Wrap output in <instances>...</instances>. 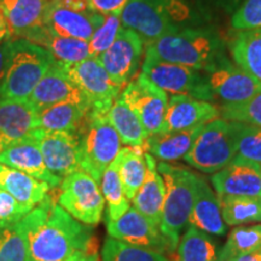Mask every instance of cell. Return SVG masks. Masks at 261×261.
Wrapping results in <instances>:
<instances>
[{
  "mask_svg": "<svg viewBox=\"0 0 261 261\" xmlns=\"http://www.w3.org/2000/svg\"><path fill=\"white\" fill-rule=\"evenodd\" d=\"M25 218L28 261H65L79 250L97 247L92 228L71 217L50 194Z\"/></svg>",
  "mask_w": 261,
  "mask_h": 261,
  "instance_id": "cell-1",
  "label": "cell"
},
{
  "mask_svg": "<svg viewBox=\"0 0 261 261\" xmlns=\"http://www.w3.org/2000/svg\"><path fill=\"white\" fill-rule=\"evenodd\" d=\"M145 55L161 61L208 71L224 62V44L214 33L180 28L145 45Z\"/></svg>",
  "mask_w": 261,
  "mask_h": 261,
  "instance_id": "cell-2",
  "label": "cell"
},
{
  "mask_svg": "<svg viewBox=\"0 0 261 261\" xmlns=\"http://www.w3.org/2000/svg\"><path fill=\"white\" fill-rule=\"evenodd\" d=\"M158 171L165 184V202L160 228L172 246L177 247L182 228L189 224L200 174L184 166L163 161L158 163Z\"/></svg>",
  "mask_w": 261,
  "mask_h": 261,
  "instance_id": "cell-3",
  "label": "cell"
},
{
  "mask_svg": "<svg viewBox=\"0 0 261 261\" xmlns=\"http://www.w3.org/2000/svg\"><path fill=\"white\" fill-rule=\"evenodd\" d=\"M55 60L50 52L25 39L8 41V62L0 98L27 100Z\"/></svg>",
  "mask_w": 261,
  "mask_h": 261,
  "instance_id": "cell-4",
  "label": "cell"
},
{
  "mask_svg": "<svg viewBox=\"0 0 261 261\" xmlns=\"http://www.w3.org/2000/svg\"><path fill=\"white\" fill-rule=\"evenodd\" d=\"M120 18L122 27L137 33L146 45L180 29L190 10L180 0H129Z\"/></svg>",
  "mask_w": 261,
  "mask_h": 261,
  "instance_id": "cell-5",
  "label": "cell"
},
{
  "mask_svg": "<svg viewBox=\"0 0 261 261\" xmlns=\"http://www.w3.org/2000/svg\"><path fill=\"white\" fill-rule=\"evenodd\" d=\"M241 122L215 119L198 133L185 162L202 173H213L226 167L236 158Z\"/></svg>",
  "mask_w": 261,
  "mask_h": 261,
  "instance_id": "cell-6",
  "label": "cell"
},
{
  "mask_svg": "<svg viewBox=\"0 0 261 261\" xmlns=\"http://www.w3.org/2000/svg\"><path fill=\"white\" fill-rule=\"evenodd\" d=\"M80 138V171L97 182L121 150V139L107 115L89 113L77 130Z\"/></svg>",
  "mask_w": 261,
  "mask_h": 261,
  "instance_id": "cell-7",
  "label": "cell"
},
{
  "mask_svg": "<svg viewBox=\"0 0 261 261\" xmlns=\"http://www.w3.org/2000/svg\"><path fill=\"white\" fill-rule=\"evenodd\" d=\"M140 74L172 96L180 94L205 102L214 100V94L205 76L198 70L185 65L161 61L145 55Z\"/></svg>",
  "mask_w": 261,
  "mask_h": 261,
  "instance_id": "cell-8",
  "label": "cell"
},
{
  "mask_svg": "<svg viewBox=\"0 0 261 261\" xmlns=\"http://www.w3.org/2000/svg\"><path fill=\"white\" fill-rule=\"evenodd\" d=\"M63 67L86 98L90 112L107 115L119 98L122 86L110 77L99 60L89 57L77 63L63 64Z\"/></svg>",
  "mask_w": 261,
  "mask_h": 261,
  "instance_id": "cell-9",
  "label": "cell"
},
{
  "mask_svg": "<svg viewBox=\"0 0 261 261\" xmlns=\"http://www.w3.org/2000/svg\"><path fill=\"white\" fill-rule=\"evenodd\" d=\"M58 203L85 225H96L102 220L103 194L98 182L84 171L71 173L62 180Z\"/></svg>",
  "mask_w": 261,
  "mask_h": 261,
  "instance_id": "cell-10",
  "label": "cell"
},
{
  "mask_svg": "<svg viewBox=\"0 0 261 261\" xmlns=\"http://www.w3.org/2000/svg\"><path fill=\"white\" fill-rule=\"evenodd\" d=\"M104 17L90 8L87 0H51L44 24L61 37L89 41Z\"/></svg>",
  "mask_w": 261,
  "mask_h": 261,
  "instance_id": "cell-11",
  "label": "cell"
},
{
  "mask_svg": "<svg viewBox=\"0 0 261 261\" xmlns=\"http://www.w3.org/2000/svg\"><path fill=\"white\" fill-rule=\"evenodd\" d=\"M120 98L139 117L148 136L161 132L168 104L165 91L139 74L137 79L126 85Z\"/></svg>",
  "mask_w": 261,
  "mask_h": 261,
  "instance_id": "cell-12",
  "label": "cell"
},
{
  "mask_svg": "<svg viewBox=\"0 0 261 261\" xmlns=\"http://www.w3.org/2000/svg\"><path fill=\"white\" fill-rule=\"evenodd\" d=\"M32 135L37 139L45 165L51 173L64 179L80 171V138L77 133L35 128Z\"/></svg>",
  "mask_w": 261,
  "mask_h": 261,
  "instance_id": "cell-13",
  "label": "cell"
},
{
  "mask_svg": "<svg viewBox=\"0 0 261 261\" xmlns=\"http://www.w3.org/2000/svg\"><path fill=\"white\" fill-rule=\"evenodd\" d=\"M108 234L121 242L132 246L148 248L159 253L173 255L175 247L148 218L140 214L135 207H129L117 220H108Z\"/></svg>",
  "mask_w": 261,
  "mask_h": 261,
  "instance_id": "cell-14",
  "label": "cell"
},
{
  "mask_svg": "<svg viewBox=\"0 0 261 261\" xmlns=\"http://www.w3.org/2000/svg\"><path fill=\"white\" fill-rule=\"evenodd\" d=\"M144 46V41L137 33L122 27L112 46L98 60L116 84L125 86L138 70Z\"/></svg>",
  "mask_w": 261,
  "mask_h": 261,
  "instance_id": "cell-15",
  "label": "cell"
},
{
  "mask_svg": "<svg viewBox=\"0 0 261 261\" xmlns=\"http://www.w3.org/2000/svg\"><path fill=\"white\" fill-rule=\"evenodd\" d=\"M205 79L214 98H219L223 106L243 103L261 91L259 81L237 64L230 63L228 60L205 71Z\"/></svg>",
  "mask_w": 261,
  "mask_h": 261,
  "instance_id": "cell-16",
  "label": "cell"
},
{
  "mask_svg": "<svg viewBox=\"0 0 261 261\" xmlns=\"http://www.w3.org/2000/svg\"><path fill=\"white\" fill-rule=\"evenodd\" d=\"M28 102L35 112L62 102H87L79 87L65 71L63 64L55 61L33 90Z\"/></svg>",
  "mask_w": 261,
  "mask_h": 261,
  "instance_id": "cell-17",
  "label": "cell"
},
{
  "mask_svg": "<svg viewBox=\"0 0 261 261\" xmlns=\"http://www.w3.org/2000/svg\"><path fill=\"white\" fill-rule=\"evenodd\" d=\"M219 108L211 102L189 96H171L166 109L161 132H177L204 126L219 119Z\"/></svg>",
  "mask_w": 261,
  "mask_h": 261,
  "instance_id": "cell-18",
  "label": "cell"
},
{
  "mask_svg": "<svg viewBox=\"0 0 261 261\" xmlns=\"http://www.w3.org/2000/svg\"><path fill=\"white\" fill-rule=\"evenodd\" d=\"M0 165L17 169L47 182L51 189L57 188L62 182V179L51 173L45 165L41 150L32 132L24 139L0 151Z\"/></svg>",
  "mask_w": 261,
  "mask_h": 261,
  "instance_id": "cell-19",
  "label": "cell"
},
{
  "mask_svg": "<svg viewBox=\"0 0 261 261\" xmlns=\"http://www.w3.org/2000/svg\"><path fill=\"white\" fill-rule=\"evenodd\" d=\"M261 166L234 159L213 173L211 181L218 195L261 197Z\"/></svg>",
  "mask_w": 261,
  "mask_h": 261,
  "instance_id": "cell-20",
  "label": "cell"
},
{
  "mask_svg": "<svg viewBox=\"0 0 261 261\" xmlns=\"http://www.w3.org/2000/svg\"><path fill=\"white\" fill-rule=\"evenodd\" d=\"M37 128V112L28 100L0 98V151Z\"/></svg>",
  "mask_w": 261,
  "mask_h": 261,
  "instance_id": "cell-21",
  "label": "cell"
},
{
  "mask_svg": "<svg viewBox=\"0 0 261 261\" xmlns=\"http://www.w3.org/2000/svg\"><path fill=\"white\" fill-rule=\"evenodd\" d=\"M19 39H25L44 47L50 52L55 61L63 64L77 63L90 57L89 41L61 37L45 24L33 28Z\"/></svg>",
  "mask_w": 261,
  "mask_h": 261,
  "instance_id": "cell-22",
  "label": "cell"
},
{
  "mask_svg": "<svg viewBox=\"0 0 261 261\" xmlns=\"http://www.w3.org/2000/svg\"><path fill=\"white\" fill-rule=\"evenodd\" d=\"M189 223L190 226L200 228L212 236L221 237L227 231L226 224L221 215L218 195L214 194L210 184L202 175H198L197 190Z\"/></svg>",
  "mask_w": 261,
  "mask_h": 261,
  "instance_id": "cell-23",
  "label": "cell"
},
{
  "mask_svg": "<svg viewBox=\"0 0 261 261\" xmlns=\"http://www.w3.org/2000/svg\"><path fill=\"white\" fill-rule=\"evenodd\" d=\"M146 174L144 182L133 198V207L160 227L162 219L163 202H165V184L158 171L155 158L145 152Z\"/></svg>",
  "mask_w": 261,
  "mask_h": 261,
  "instance_id": "cell-24",
  "label": "cell"
},
{
  "mask_svg": "<svg viewBox=\"0 0 261 261\" xmlns=\"http://www.w3.org/2000/svg\"><path fill=\"white\" fill-rule=\"evenodd\" d=\"M51 0H0L12 38L19 39L33 28L44 24Z\"/></svg>",
  "mask_w": 261,
  "mask_h": 261,
  "instance_id": "cell-25",
  "label": "cell"
},
{
  "mask_svg": "<svg viewBox=\"0 0 261 261\" xmlns=\"http://www.w3.org/2000/svg\"><path fill=\"white\" fill-rule=\"evenodd\" d=\"M0 188L8 191L18 203L31 210L46 198L51 189L47 182L3 165L0 168Z\"/></svg>",
  "mask_w": 261,
  "mask_h": 261,
  "instance_id": "cell-26",
  "label": "cell"
},
{
  "mask_svg": "<svg viewBox=\"0 0 261 261\" xmlns=\"http://www.w3.org/2000/svg\"><path fill=\"white\" fill-rule=\"evenodd\" d=\"M202 127L177 132H159L149 136L146 139V152L163 162L184 159L191 150Z\"/></svg>",
  "mask_w": 261,
  "mask_h": 261,
  "instance_id": "cell-27",
  "label": "cell"
},
{
  "mask_svg": "<svg viewBox=\"0 0 261 261\" xmlns=\"http://www.w3.org/2000/svg\"><path fill=\"white\" fill-rule=\"evenodd\" d=\"M89 113L87 102L57 103L37 113V128L77 133Z\"/></svg>",
  "mask_w": 261,
  "mask_h": 261,
  "instance_id": "cell-28",
  "label": "cell"
},
{
  "mask_svg": "<svg viewBox=\"0 0 261 261\" xmlns=\"http://www.w3.org/2000/svg\"><path fill=\"white\" fill-rule=\"evenodd\" d=\"M108 120L119 135L121 143L133 148H145L148 133L140 122L139 117L130 110V108L117 98L107 114Z\"/></svg>",
  "mask_w": 261,
  "mask_h": 261,
  "instance_id": "cell-29",
  "label": "cell"
},
{
  "mask_svg": "<svg viewBox=\"0 0 261 261\" xmlns=\"http://www.w3.org/2000/svg\"><path fill=\"white\" fill-rule=\"evenodd\" d=\"M145 152V148L125 146L116 156L123 191L129 201L135 198L144 182L146 174Z\"/></svg>",
  "mask_w": 261,
  "mask_h": 261,
  "instance_id": "cell-30",
  "label": "cell"
},
{
  "mask_svg": "<svg viewBox=\"0 0 261 261\" xmlns=\"http://www.w3.org/2000/svg\"><path fill=\"white\" fill-rule=\"evenodd\" d=\"M230 48L238 67L261 84V29L240 32Z\"/></svg>",
  "mask_w": 261,
  "mask_h": 261,
  "instance_id": "cell-31",
  "label": "cell"
},
{
  "mask_svg": "<svg viewBox=\"0 0 261 261\" xmlns=\"http://www.w3.org/2000/svg\"><path fill=\"white\" fill-rule=\"evenodd\" d=\"M220 244L210 233L189 226L179 241V261H219Z\"/></svg>",
  "mask_w": 261,
  "mask_h": 261,
  "instance_id": "cell-32",
  "label": "cell"
},
{
  "mask_svg": "<svg viewBox=\"0 0 261 261\" xmlns=\"http://www.w3.org/2000/svg\"><path fill=\"white\" fill-rule=\"evenodd\" d=\"M221 215L228 226L261 221V197L218 195Z\"/></svg>",
  "mask_w": 261,
  "mask_h": 261,
  "instance_id": "cell-33",
  "label": "cell"
},
{
  "mask_svg": "<svg viewBox=\"0 0 261 261\" xmlns=\"http://www.w3.org/2000/svg\"><path fill=\"white\" fill-rule=\"evenodd\" d=\"M100 191L108 204V220H117L129 208V200L123 191L116 159L100 179Z\"/></svg>",
  "mask_w": 261,
  "mask_h": 261,
  "instance_id": "cell-34",
  "label": "cell"
},
{
  "mask_svg": "<svg viewBox=\"0 0 261 261\" xmlns=\"http://www.w3.org/2000/svg\"><path fill=\"white\" fill-rule=\"evenodd\" d=\"M0 261H28V220L25 217L2 230Z\"/></svg>",
  "mask_w": 261,
  "mask_h": 261,
  "instance_id": "cell-35",
  "label": "cell"
},
{
  "mask_svg": "<svg viewBox=\"0 0 261 261\" xmlns=\"http://www.w3.org/2000/svg\"><path fill=\"white\" fill-rule=\"evenodd\" d=\"M102 259L103 261H171V257L162 253L132 246L112 237H108L103 244Z\"/></svg>",
  "mask_w": 261,
  "mask_h": 261,
  "instance_id": "cell-36",
  "label": "cell"
},
{
  "mask_svg": "<svg viewBox=\"0 0 261 261\" xmlns=\"http://www.w3.org/2000/svg\"><path fill=\"white\" fill-rule=\"evenodd\" d=\"M220 116L227 121L261 127V91L243 103L221 106Z\"/></svg>",
  "mask_w": 261,
  "mask_h": 261,
  "instance_id": "cell-37",
  "label": "cell"
},
{
  "mask_svg": "<svg viewBox=\"0 0 261 261\" xmlns=\"http://www.w3.org/2000/svg\"><path fill=\"white\" fill-rule=\"evenodd\" d=\"M121 28L120 15H107L103 23L96 29L92 38L89 40L90 57L98 58L112 46Z\"/></svg>",
  "mask_w": 261,
  "mask_h": 261,
  "instance_id": "cell-38",
  "label": "cell"
},
{
  "mask_svg": "<svg viewBox=\"0 0 261 261\" xmlns=\"http://www.w3.org/2000/svg\"><path fill=\"white\" fill-rule=\"evenodd\" d=\"M234 159L261 166V127L242 123L238 136V151Z\"/></svg>",
  "mask_w": 261,
  "mask_h": 261,
  "instance_id": "cell-39",
  "label": "cell"
},
{
  "mask_svg": "<svg viewBox=\"0 0 261 261\" xmlns=\"http://www.w3.org/2000/svg\"><path fill=\"white\" fill-rule=\"evenodd\" d=\"M231 25L240 32L261 29V0H246L233 14Z\"/></svg>",
  "mask_w": 261,
  "mask_h": 261,
  "instance_id": "cell-40",
  "label": "cell"
},
{
  "mask_svg": "<svg viewBox=\"0 0 261 261\" xmlns=\"http://www.w3.org/2000/svg\"><path fill=\"white\" fill-rule=\"evenodd\" d=\"M31 211V208L18 203L8 191L0 188V227L5 228L16 224Z\"/></svg>",
  "mask_w": 261,
  "mask_h": 261,
  "instance_id": "cell-41",
  "label": "cell"
},
{
  "mask_svg": "<svg viewBox=\"0 0 261 261\" xmlns=\"http://www.w3.org/2000/svg\"><path fill=\"white\" fill-rule=\"evenodd\" d=\"M90 8L100 15H121L129 0H87Z\"/></svg>",
  "mask_w": 261,
  "mask_h": 261,
  "instance_id": "cell-42",
  "label": "cell"
},
{
  "mask_svg": "<svg viewBox=\"0 0 261 261\" xmlns=\"http://www.w3.org/2000/svg\"><path fill=\"white\" fill-rule=\"evenodd\" d=\"M65 261H99L97 254V247L89 248V249L79 250L73 255L68 257Z\"/></svg>",
  "mask_w": 261,
  "mask_h": 261,
  "instance_id": "cell-43",
  "label": "cell"
},
{
  "mask_svg": "<svg viewBox=\"0 0 261 261\" xmlns=\"http://www.w3.org/2000/svg\"><path fill=\"white\" fill-rule=\"evenodd\" d=\"M6 62H8V41L0 44V91L5 80Z\"/></svg>",
  "mask_w": 261,
  "mask_h": 261,
  "instance_id": "cell-44",
  "label": "cell"
},
{
  "mask_svg": "<svg viewBox=\"0 0 261 261\" xmlns=\"http://www.w3.org/2000/svg\"><path fill=\"white\" fill-rule=\"evenodd\" d=\"M12 34L10 32V28L8 23H6L4 15H3L2 10H0V44L6 42L9 40H12Z\"/></svg>",
  "mask_w": 261,
  "mask_h": 261,
  "instance_id": "cell-45",
  "label": "cell"
},
{
  "mask_svg": "<svg viewBox=\"0 0 261 261\" xmlns=\"http://www.w3.org/2000/svg\"><path fill=\"white\" fill-rule=\"evenodd\" d=\"M237 261H261V248L254 250L252 253H248L246 255L238 257Z\"/></svg>",
  "mask_w": 261,
  "mask_h": 261,
  "instance_id": "cell-46",
  "label": "cell"
},
{
  "mask_svg": "<svg viewBox=\"0 0 261 261\" xmlns=\"http://www.w3.org/2000/svg\"><path fill=\"white\" fill-rule=\"evenodd\" d=\"M171 261H179V259H177V257H174V256H171Z\"/></svg>",
  "mask_w": 261,
  "mask_h": 261,
  "instance_id": "cell-47",
  "label": "cell"
},
{
  "mask_svg": "<svg viewBox=\"0 0 261 261\" xmlns=\"http://www.w3.org/2000/svg\"><path fill=\"white\" fill-rule=\"evenodd\" d=\"M2 230H3V228H2V227H0V234H2Z\"/></svg>",
  "mask_w": 261,
  "mask_h": 261,
  "instance_id": "cell-48",
  "label": "cell"
},
{
  "mask_svg": "<svg viewBox=\"0 0 261 261\" xmlns=\"http://www.w3.org/2000/svg\"><path fill=\"white\" fill-rule=\"evenodd\" d=\"M0 168H2V165H0Z\"/></svg>",
  "mask_w": 261,
  "mask_h": 261,
  "instance_id": "cell-49",
  "label": "cell"
},
{
  "mask_svg": "<svg viewBox=\"0 0 261 261\" xmlns=\"http://www.w3.org/2000/svg\"><path fill=\"white\" fill-rule=\"evenodd\" d=\"M260 174H261V172H260Z\"/></svg>",
  "mask_w": 261,
  "mask_h": 261,
  "instance_id": "cell-50",
  "label": "cell"
}]
</instances>
